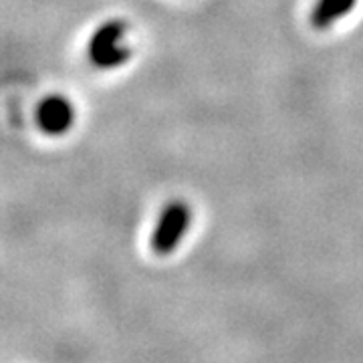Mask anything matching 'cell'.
<instances>
[{"mask_svg": "<svg viewBox=\"0 0 363 363\" xmlns=\"http://www.w3.org/2000/svg\"><path fill=\"white\" fill-rule=\"evenodd\" d=\"M128 33V23L121 18H111L99 26L89 39L87 57L91 65L97 69H116L131 59V49L121 45Z\"/></svg>", "mask_w": 363, "mask_h": 363, "instance_id": "cell-1", "label": "cell"}, {"mask_svg": "<svg viewBox=\"0 0 363 363\" xmlns=\"http://www.w3.org/2000/svg\"><path fill=\"white\" fill-rule=\"evenodd\" d=\"M190 220H192L190 206L182 200H174L162 210L152 234V250L157 257H168L180 247L190 228Z\"/></svg>", "mask_w": 363, "mask_h": 363, "instance_id": "cell-2", "label": "cell"}, {"mask_svg": "<svg viewBox=\"0 0 363 363\" xmlns=\"http://www.w3.org/2000/svg\"><path fill=\"white\" fill-rule=\"evenodd\" d=\"M75 123V107L63 95H49L37 107V125L49 135H63Z\"/></svg>", "mask_w": 363, "mask_h": 363, "instance_id": "cell-3", "label": "cell"}, {"mask_svg": "<svg viewBox=\"0 0 363 363\" xmlns=\"http://www.w3.org/2000/svg\"><path fill=\"white\" fill-rule=\"evenodd\" d=\"M355 2L357 0H317L311 13L313 26L319 30L333 26L337 21L351 13Z\"/></svg>", "mask_w": 363, "mask_h": 363, "instance_id": "cell-4", "label": "cell"}]
</instances>
